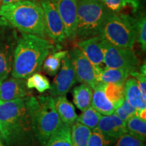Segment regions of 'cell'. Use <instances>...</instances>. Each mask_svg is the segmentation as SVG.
Wrapping results in <instances>:
<instances>
[{"mask_svg":"<svg viewBox=\"0 0 146 146\" xmlns=\"http://www.w3.org/2000/svg\"><path fill=\"white\" fill-rule=\"evenodd\" d=\"M0 135L8 146H30L35 137L30 96L0 101Z\"/></svg>","mask_w":146,"mask_h":146,"instance_id":"6da1fadb","label":"cell"},{"mask_svg":"<svg viewBox=\"0 0 146 146\" xmlns=\"http://www.w3.org/2000/svg\"><path fill=\"white\" fill-rule=\"evenodd\" d=\"M43 146H72L70 126L62 124Z\"/></svg>","mask_w":146,"mask_h":146,"instance_id":"7402d4cb","label":"cell"},{"mask_svg":"<svg viewBox=\"0 0 146 146\" xmlns=\"http://www.w3.org/2000/svg\"><path fill=\"white\" fill-rule=\"evenodd\" d=\"M26 85L28 89H35L39 93H43L51 87L48 78L39 72L29 76L27 78Z\"/></svg>","mask_w":146,"mask_h":146,"instance_id":"4316f807","label":"cell"},{"mask_svg":"<svg viewBox=\"0 0 146 146\" xmlns=\"http://www.w3.org/2000/svg\"><path fill=\"white\" fill-rule=\"evenodd\" d=\"M110 10L117 12L127 5V0H102Z\"/></svg>","mask_w":146,"mask_h":146,"instance_id":"1f68e13d","label":"cell"},{"mask_svg":"<svg viewBox=\"0 0 146 146\" xmlns=\"http://www.w3.org/2000/svg\"><path fill=\"white\" fill-rule=\"evenodd\" d=\"M92 131L86 126L75 122L70 127V136L72 146H87Z\"/></svg>","mask_w":146,"mask_h":146,"instance_id":"603a6c76","label":"cell"},{"mask_svg":"<svg viewBox=\"0 0 146 146\" xmlns=\"http://www.w3.org/2000/svg\"><path fill=\"white\" fill-rule=\"evenodd\" d=\"M0 7H1V6H0Z\"/></svg>","mask_w":146,"mask_h":146,"instance_id":"8d00e7d4","label":"cell"},{"mask_svg":"<svg viewBox=\"0 0 146 146\" xmlns=\"http://www.w3.org/2000/svg\"><path fill=\"white\" fill-rule=\"evenodd\" d=\"M115 146H145L143 141L131 135L129 133H125L117 140Z\"/></svg>","mask_w":146,"mask_h":146,"instance_id":"f1b7e54d","label":"cell"},{"mask_svg":"<svg viewBox=\"0 0 146 146\" xmlns=\"http://www.w3.org/2000/svg\"><path fill=\"white\" fill-rule=\"evenodd\" d=\"M92 96L93 89L86 84L81 83L73 89L74 103L82 112L91 106Z\"/></svg>","mask_w":146,"mask_h":146,"instance_id":"ffe728a7","label":"cell"},{"mask_svg":"<svg viewBox=\"0 0 146 146\" xmlns=\"http://www.w3.org/2000/svg\"><path fill=\"white\" fill-rule=\"evenodd\" d=\"M104 64L106 67L136 72L139 67V60L132 49L123 48L102 39Z\"/></svg>","mask_w":146,"mask_h":146,"instance_id":"ba28073f","label":"cell"},{"mask_svg":"<svg viewBox=\"0 0 146 146\" xmlns=\"http://www.w3.org/2000/svg\"><path fill=\"white\" fill-rule=\"evenodd\" d=\"M95 75L98 82L104 83H114L124 85L129 77L130 72L117 68H102L99 66H94Z\"/></svg>","mask_w":146,"mask_h":146,"instance_id":"9a60e30c","label":"cell"},{"mask_svg":"<svg viewBox=\"0 0 146 146\" xmlns=\"http://www.w3.org/2000/svg\"><path fill=\"white\" fill-rule=\"evenodd\" d=\"M136 23V41L141 45L142 50L145 52L146 50V19L145 15H142L137 19Z\"/></svg>","mask_w":146,"mask_h":146,"instance_id":"83f0119b","label":"cell"},{"mask_svg":"<svg viewBox=\"0 0 146 146\" xmlns=\"http://www.w3.org/2000/svg\"><path fill=\"white\" fill-rule=\"evenodd\" d=\"M76 77L68 53L62 61L61 68L50 87V94L53 98L66 96L76 83Z\"/></svg>","mask_w":146,"mask_h":146,"instance_id":"8fae6325","label":"cell"},{"mask_svg":"<svg viewBox=\"0 0 146 146\" xmlns=\"http://www.w3.org/2000/svg\"><path fill=\"white\" fill-rule=\"evenodd\" d=\"M18 37L16 29L3 18H0V83L12 72Z\"/></svg>","mask_w":146,"mask_h":146,"instance_id":"52a82bcc","label":"cell"},{"mask_svg":"<svg viewBox=\"0 0 146 146\" xmlns=\"http://www.w3.org/2000/svg\"><path fill=\"white\" fill-rule=\"evenodd\" d=\"M130 74L133 76L137 81L139 87L143 102H146V76L145 74H141L139 72H133Z\"/></svg>","mask_w":146,"mask_h":146,"instance_id":"4dcf8cb0","label":"cell"},{"mask_svg":"<svg viewBox=\"0 0 146 146\" xmlns=\"http://www.w3.org/2000/svg\"><path fill=\"white\" fill-rule=\"evenodd\" d=\"M111 12L102 0H78L76 37L82 41L100 36Z\"/></svg>","mask_w":146,"mask_h":146,"instance_id":"5b68a950","label":"cell"},{"mask_svg":"<svg viewBox=\"0 0 146 146\" xmlns=\"http://www.w3.org/2000/svg\"><path fill=\"white\" fill-rule=\"evenodd\" d=\"M127 133L135 137L145 141L146 139V120L142 119L135 114L126 123Z\"/></svg>","mask_w":146,"mask_h":146,"instance_id":"cb8c5ba5","label":"cell"},{"mask_svg":"<svg viewBox=\"0 0 146 146\" xmlns=\"http://www.w3.org/2000/svg\"><path fill=\"white\" fill-rule=\"evenodd\" d=\"M68 56L74 68L76 81L86 84L94 89L98 81L96 80L92 64L78 47L72 49L69 52Z\"/></svg>","mask_w":146,"mask_h":146,"instance_id":"30bf717a","label":"cell"},{"mask_svg":"<svg viewBox=\"0 0 146 146\" xmlns=\"http://www.w3.org/2000/svg\"><path fill=\"white\" fill-rule=\"evenodd\" d=\"M55 50L54 45L48 39L21 33L14 51L11 74L14 77L27 79L41 70L45 58Z\"/></svg>","mask_w":146,"mask_h":146,"instance_id":"7a4b0ae2","label":"cell"},{"mask_svg":"<svg viewBox=\"0 0 146 146\" xmlns=\"http://www.w3.org/2000/svg\"><path fill=\"white\" fill-rule=\"evenodd\" d=\"M55 2L64 26L66 36L74 39L77 27L78 0H55Z\"/></svg>","mask_w":146,"mask_h":146,"instance_id":"7c38bea8","label":"cell"},{"mask_svg":"<svg viewBox=\"0 0 146 146\" xmlns=\"http://www.w3.org/2000/svg\"><path fill=\"white\" fill-rule=\"evenodd\" d=\"M25 1H36V0H1L2 5L11 4V3H15Z\"/></svg>","mask_w":146,"mask_h":146,"instance_id":"e575fe53","label":"cell"},{"mask_svg":"<svg viewBox=\"0 0 146 146\" xmlns=\"http://www.w3.org/2000/svg\"><path fill=\"white\" fill-rule=\"evenodd\" d=\"M125 98L137 112L146 108V102H143L137 81L134 77L128 78L124 84Z\"/></svg>","mask_w":146,"mask_h":146,"instance_id":"d6986e66","label":"cell"},{"mask_svg":"<svg viewBox=\"0 0 146 146\" xmlns=\"http://www.w3.org/2000/svg\"><path fill=\"white\" fill-rule=\"evenodd\" d=\"M30 104L35 137L44 145L62 123L56 110L52 96H30Z\"/></svg>","mask_w":146,"mask_h":146,"instance_id":"277c9868","label":"cell"},{"mask_svg":"<svg viewBox=\"0 0 146 146\" xmlns=\"http://www.w3.org/2000/svg\"><path fill=\"white\" fill-rule=\"evenodd\" d=\"M40 3L44 14L47 36L55 43H61L66 36L62 20L58 12L55 0H41Z\"/></svg>","mask_w":146,"mask_h":146,"instance_id":"9c48e42d","label":"cell"},{"mask_svg":"<svg viewBox=\"0 0 146 146\" xmlns=\"http://www.w3.org/2000/svg\"><path fill=\"white\" fill-rule=\"evenodd\" d=\"M87 146H109V145L105 141L101 133L97 130H94L91 132L89 137Z\"/></svg>","mask_w":146,"mask_h":146,"instance_id":"f546056e","label":"cell"},{"mask_svg":"<svg viewBox=\"0 0 146 146\" xmlns=\"http://www.w3.org/2000/svg\"><path fill=\"white\" fill-rule=\"evenodd\" d=\"M0 16L21 33L45 38L44 14L41 3L25 1L0 7Z\"/></svg>","mask_w":146,"mask_h":146,"instance_id":"3957f363","label":"cell"},{"mask_svg":"<svg viewBox=\"0 0 146 146\" xmlns=\"http://www.w3.org/2000/svg\"><path fill=\"white\" fill-rule=\"evenodd\" d=\"M102 116V115L100 113L91 106H89L77 116L76 121L86 126L93 131L96 129Z\"/></svg>","mask_w":146,"mask_h":146,"instance_id":"484cf974","label":"cell"},{"mask_svg":"<svg viewBox=\"0 0 146 146\" xmlns=\"http://www.w3.org/2000/svg\"><path fill=\"white\" fill-rule=\"evenodd\" d=\"M104 93L109 101L114 105L115 110L121 106L125 100L124 85L106 83Z\"/></svg>","mask_w":146,"mask_h":146,"instance_id":"d4e9b609","label":"cell"},{"mask_svg":"<svg viewBox=\"0 0 146 146\" xmlns=\"http://www.w3.org/2000/svg\"><path fill=\"white\" fill-rule=\"evenodd\" d=\"M25 79L12 76L0 83V101L8 102L29 96Z\"/></svg>","mask_w":146,"mask_h":146,"instance_id":"4fadbf2b","label":"cell"},{"mask_svg":"<svg viewBox=\"0 0 146 146\" xmlns=\"http://www.w3.org/2000/svg\"><path fill=\"white\" fill-rule=\"evenodd\" d=\"M68 53V51L64 50L54 52L49 54L42 65L43 71L50 76L56 75L61 67L62 61Z\"/></svg>","mask_w":146,"mask_h":146,"instance_id":"44dd1931","label":"cell"},{"mask_svg":"<svg viewBox=\"0 0 146 146\" xmlns=\"http://www.w3.org/2000/svg\"><path fill=\"white\" fill-rule=\"evenodd\" d=\"M105 86L106 83L98 82L95 88L93 89L91 106L103 116H110L114 113L115 108L106 96L104 93Z\"/></svg>","mask_w":146,"mask_h":146,"instance_id":"2e32d148","label":"cell"},{"mask_svg":"<svg viewBox=\"0 0 146 146\" xmlns=\"http://www.w3.org/2000/svg\"><path fill=\"white\" fill-rule=\"evenodd\" d=\"M77 47L85 54L93 66L104 64V52L102 38L100 36L89 38L78 42Z\"/></svg>","mask_w":146,"mask_h":146,"instance_id":"5bb4252c","label":"cell"},{"mask_svg":"<svg viewBox=\"0 0 146 146\" xmlns=\"http://www.w3.org/2000/svg\"><path fill=\"white\" fill-rule=\"evenodd\" d=\"M0 146H4L3 144V142H2V138H1V135H0Z\"/></svg>","mask_w":146,"mask_h":146,"instance_id":"d590c367","label":"cell"},{"mask_svg":"<svg viewBox=\"0 0 146 146\" xmlns=\"http://www.w3.org/2000/svg\"><path fill=\"white\" fill-rule=\"evenodd\" d=\"M127 4H130L135 12L140 8L143 0H127Z\"/></svg>","mask_w":146,"mask_h":146,"instance_id":"836d02e7","label":"cell"},{"mask_svg":"<svg viewBox=\"0 0 146 146\" xmlns=\"http://www.w3.org/2000/svg\"><path fill=\"white\" fill-rule=\"evenodd\" d=\"M120 107H121L123 110L129 115V117H131L133 115L137 114V110L135 108H133L132 106L127 102V100L125 99V98L123 104L120 106Z\"/></svg>","mask_w":146,"mask_h":146,"instance_id":"d6a6232c","label":"cell"},{"mask_svg":"<svg viewBox=\"0 0 146 146\" xmlns=\"http://www.w3.org/2000/svg\"><path fill=\"white\" fill-rule=\"evenodd\" d=\"M95 130H97L101 133L108 145L114 143L122 135L127 133L115 125L110 115V116L102 115L101 119L100 120L99 123Z\"/></svg>","mask_w":146,"mask_h":146,"instance_id":"e0dca14e","label":"cell"},{"mask_svg":"<svg viewBox=\"0 0 146 146\" xmlns=\"http://www.w3.org/2000/svg\"><path fill=\"white\" fill-rule=\"evenodd\" d=\"M56 110L62 123L71 127L76 122L77 114L74 106L68 101L66 96L54 98Z\"/></svg>","mask_w":146,"mask_h":146,"instance_id":"ac0fdd59","label":"cell"},{"mask_svg":"<svg viewBox=\"0 0 146 146\" xmlns=\"http://www.w3.org/2000/svg\"><path fill=\"white\" fill-rule=\"evenodd\" d=\"M100 36L116 46L132 49L137 36L135 19L112 12L106 20Z\"/></svg>","mask_w":146,"mask_h":146,"instance_id":"8992f818","label":"cell"}]
</instances>
